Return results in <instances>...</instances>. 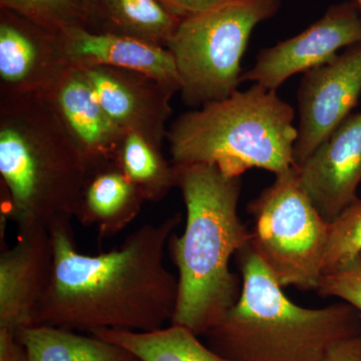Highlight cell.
<instances>
[{"instance_id":"obj_5","label":"cell","mask_w":361,"mask_h":361,"mask_svg":"<svg viewBox=\"0 0 361 361\" xmlns=\"http://www.w3.org/2000/svg\"><path fill=\"white\" fill-rule=\"evenodd\" d=\"M294 111L276 90L254 84L178 116L167 141L175 166L215 165L228 177L250 169L275 176L295 167Z\"/></svg>"},{"instance_id":"obj_4","label":"cell","mask_w":361,"mask_h":361,"mask_svg":"<svg viewBox=\"0 0 361 361\" xmlns=\"http://www.w3.org/2000/svg\"><path fill=\"white\" fill-rule=\"evenodd\" d=\"M235 257L241 295L205 334L218 355L233 361H323L336 344L361 334V313L350 304L292 302L251 243Z\"/></svg>"},{"instance_id":"obj_20","label":"cell","mask_w":361,"mask_h":361,"mask_svg":"<svg viewBox=\"0 0 361 361\" xmlns=\"http://www.w3.org/2000/svg\"><path fill=\"white\" fill-rule=\"evenodd\" d=\"M99 18L120 33L167 47L179 26V18L158 0H99Z\"/></svg>"},{"instance_id":"obj_16","label":"cell","mask_w":361,"mask_h":361,"mask_svg":"<svg viewBox=\"0 0 361 361\" xmlns=\"http://www.w3.org/2000/svg\"><path fill=\"white\" fill-rule=\"evenodd\" d=\"M144 202L114 161L87 173L75 218L82 225L94 226L101 238H108L137 218Z\"/></svg>"},{"instance_id":"obj_21","label":"cell","mask_w":361,"mask_h":361,"mask_svg":"<svg viewBox=\"0 0 361 361\" xmlns=\"http://www.w3.org/2000/svg\"><path fill=\"white\" fill-rule=\"evenodd\" d=\"M0 4L2 9L56 35L75 26L87 27L90 18L82 0H0Z\"/></svg>"},{"instance_id":"obj_19","label":"cell","mask_w":361,"mask_h":361,"mask_svg":"<svg viewBox=\"0 0 361 361\" xmlns=\"http://www.w3.org/2000/svg\"><path fill=\"white\" fill-rule=\"evenodd\" d=\"M115 161L146 202H160L177 187L176 166L166 160L160 147L134 132H123Z\"/></svg>"},{"instance_id":"obj_18","label":"cell","mask_w":361,"mask_h":361,"mask_svg":"<svg viewBox=\"0 0 361 361\" xmlns=\"http://www.w3.org/2000/svg\"><path fill=\"white\" fill-rule=\"evenodd\" d=\"M30 361H140L129 351L73 330L33 324L16 331Z\"/></svg>"},{"instance_id":"obj_28","label":"cell","mask_w":361,"mask_h":361,"mask_svg":"<svg viewBox=\"0 0 361 361\" xmlns=\"http://www.w3.org/2000/svg\"><path fill=\"white\" fill-rule=\"evenodd\" d=\"M349 2L355 6V8L357 11L361 18V0H350Z\"/></svg>"},{"instance_id":"obj_14","label":"cell","mask_w":361,"mask_h":361,"mask_svg":"<svg viewBox=\"0 0 361 361\" xmlns=\"http://www.w3.org/2000/svg\"><path fill=\"white\" fill-rule=\"evenodd\" d=\"M42 96L58 116L87 173L115 161L123 130L104 111L84 70L68 66Z\"/></svg>"},{"instance_id":"obj_9","label":"cell","mask_w":361,"mask_h":361,"mask_svg":"<svg viewBox=\"0 0 361 361\" xmlns=\"http://www.w3.org/2000/svg\"><path fill=\"white\" fill-rule=\"evenodd\" d=\"M361 44V18L350 2L330 6L302 32L261 49L242 82L276 90L297 73L324 65L342 49Z\"/></svg>"},{"instance_id":"obj_26","label":"cell","mask_w":361,"mask_h":361,"mask_svg":"<svg viewBox=\"0 0 361 361\" xmlns=\"http://www.w3.org/2000/svg\"><path fill=\"white\" fill-rule=\"evenodd\" d=\"M323 361H361V334L336 344Z\"/></svg>"},{"instance_id":"obj_6","label":"cell","mask_w":361,"mask_h":361,"mask_svg":"<svg viewBox=\"0 0 361 361\" xmlns=\"http://www.w3.org/2000/svg\"><path fill=\"white\" fill-rule=\"evenodd\" d=\"M279 7L280 0H234L180 20L166 47L175 59L185 104L202 108L238 90L252 32Z\"/></svg>"},{"instance_id":"obj_2","label":"cell","mask_w":361,"mask_h":361,"mask_svg":"<svg viewBox=\"0 0 361 361\" xmlns=\"http://www.w3.org/2000/svg\"><path fill=\"white\" fill-rule=\"evenodd\" d=\"M176 168L187 216L183 234L168 242L179 282L171 324L205 336L238 302L242 279L230 260L251 243L252 231L238 213L241 177H228L208 164Z\"/></svg>"},{"instance_id":"obj_3","label":"cell","mask_w":361,"mask_h":361,"mask_svg":"<svg viewBox=\"0 0 361 361\" xmlns=\"http://www.w3.org/2000/svg\"><path fill=\"white\" fill-rule=\"evenodd\" d=\"M87 169L42 94L0 97V178L6 219L51 230L77 213Z\"/></svg>"},{"instance_id":"obj_12","label":"cell","mask_w":361,"mask_h":361,"mask_svg":"<svg viewBox=\"0 0 361 361\" xmlns=\"http://www.w3.org/2000/svg\"><path fill=\"white\" fill-rule=\"evenodd\" d=\"M298 169L299 179L329 223L357 200L361 183V111L353 114Z\"/></svg>"},{"instance_id":"obj_23","label":"cell","mask_w":361,"mask_h":361,"mask_svg":"<svg viewBox=\"0 0 361 361\" xmlns=\"http://www.w3.org/2000/svg\"><path fill=\"white\" fill-rule=\"evenodd\" d=\"M323 297H336L361 313V255L341 269L323 275L315 290Z\"/></svg>"},{"instance_id":"obj_27","label":"cell","mask_w":361,"mask_h":361,"mask_svg":"<svg viewBox=\"0 0 361 361\" xmlns=\"http://www.w3.org/2000/svg\"><path fill=\"white\" fill-rule=\"evenodd\" d=\"M87 11L90 13V18H99V0H82Z\"/></svg>"},{"instance_id":"obj_1","label":"cell","mask_w":361,"mask_h":361,"mask_svg":"<svg viewBox=\"0 0 361 361\" xmlns=\"http://www.w3.org/2000/svg\"><path fill=\"white\" fill-rule=\"evenodd\" d=\"M180 222L175 214L160 224H145L120 248L99 255L77 250L71 222L52 228L54 274L33 324L90 334L163 329L172 322L179 294L164 254Z\"/></svg>"},{"instance_id":"obj_8","label":"cell","mask_w":361,"mask_h":361,"mask_svg":"<svg viewBox=\"0 0 361 361\" xmlns=\"http://www.w3.org/2000/svg\"><path fill=\"white\" fill-rule=\"evenodd\" d=\"M361 97V44L303 73L297 92L299 122L293 157L299 168L351 115Z\"/></svg>"},{"instance_id":"obj_24","label":"cell","mask_w":361,"mask_h":361,"mask_svg":"<svg viewBox=\"0 0 361 361\" xmlns=\"http://www.w3.org/2000/svg\"><path fill=\"white\" fill-rule=\"evenodd\" d=\"M171 13L180 20L212 11L234 0H158Z\"/></svg>"},{"instance_id":"obj_25","label":"cell","mask_w":361,"mask_h":361,"mask_svg":"<svg viewBox=\"0 0 361 361\" xmlns=\"http://www.w3.org/2000/svg\"><path fill=\"white\" fill-rule=\"evenodd\" d=\"M0 361H30L16 331L6 327H0Z\"/></svg>"},{"instance_id":"obj_15","label":"cell","mask_w":361,"mask_h":361,"mask_svg":"<svg viewBox=\"0 0 361 361\" xmlns=\"http://www.w3.org/2000/svg\"><path fill=\"white\" fill-rule=\"evenodd\" d=\"M70 66H110L139 71L180 90L175 59L166 47L111 32L75 26L59 33Z\"/></svg>"},{"instance_id":"obj_10","label":"cell","mask_w":361,"mask_h":361,"mask_svg":"<svg viewBox=\"0 0 361 361\" xmlns=\"http://www.w3.org/2000/svg\"><path fill=\"white\" fill-rule=\"evenodd\" d=\"M99 104L123 132H134L161 148L167 137L171 99L179 92L139 71L90 66L82 68Z\"/></svg>"},{"instance_id":"obj_11","label":"cell","mask_w":361,"mask_h":361,"mask_svg":"<svg viewBox=\"0 0 361 361\" xmlns=\"http://www.w3.org/2000/svg\"><path fill=\"white\" fill-rule=\"evenodd\" d=\"M68 66L59 35L2 9L0 97L42 94Z\"/></svg>"},{"instance_id":"obj_22","label":"cell","mask_w":361,"mask_h":361,"mask_svg":"<svg viewBox=\"0 0 361 361\" xmlns=\"http://www.w3.org/2000/svg\"><path fill=\"white\" fill-rule=\"evenodd\" d=\"M360 255L361 199H357L330 223L323 275L341 269Z\"/></svg>"},{"instance_id":"obj_17","label":"cell","mask_w":361,"mask_h":361,"mask_svg":"<svg viewBox=\"0 0 361 361\" xmlns=\"http://www.w3.org/2000/svg\"><path fill=\"white\" fill-rule=\"evenodd\" d=\"M90 334L126 349L140 361H233L202 343L199 336L182 325L148 332L103 329Z\"/></svg>"},{"instance_id":"obj_13","label":"cell","mask_w":361,"mask_h":361,"mask_svg":"<svg viewBox=\"0 0 361 361\" xmlns=\"http://www.w3.org/2000/svg\"><path fill=\"white\" fill-rule=\"evenodd\" d=\"M54 268L51 232L42 227L20 231L13 248L0 254V327L30 326L49 290Z\"/></svg>"},{"instance_id":"obj_7","label":"cell","mask_w":361,"mask_h":361,"mask_svg":"<svg viewBox=\"0 0 361 361\" xmlns=\"http://www.w3.org/2000/svg\"><path fill=\"white\" fill-rule=\"evenodd\" d=\"M251 246L281 287L316 290L323 276L330 223L310 200L293 167L249 203Z\"/></svg>"}]
</instances>
